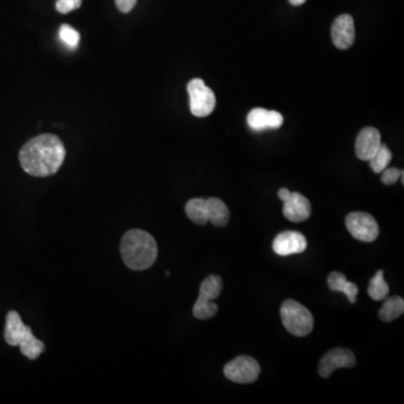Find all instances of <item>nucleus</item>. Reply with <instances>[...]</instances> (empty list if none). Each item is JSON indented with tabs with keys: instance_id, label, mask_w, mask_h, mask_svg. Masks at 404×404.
<instances>
[{
	"instance_id": "4be33fe9",
	"label": "nucleus",
	"mask_w": 404,
	"mask_h": 404,
	"mask_svg": "<svg viewBox=\"0 0 404 404\" xmlns=\"http://www.w3.org/2000/svg\"><path fill=\"white\" fill-rule=\"evenodd\" d=\"M60 40L71 49H74L80 42V34L73 27L69 25H62L59 30Z\"/></svg>"
},
{
	"instance_id": "39448f33",
	"label": "nucleus",
	"mask_w": 404,
	"mask_h": 404,
	"mask_svg": "<svg viewBox=\"0 0 404 404\" xmlns=\"http://www.w3.org/2000/svg\"><path fill=\"white\" fill-rule=\"evenodd\" d=\"M190 111L196 117H207L213 113L215 97L213 90L201 79H193L188 84Z\"/></svg>"
},
{
	"instance_id": "a878e982",
	"label": "nucleus",
	"mask_w": 404,
	"mask_h": 404,
	"mask_svg": "<svg viewBox=\"0 0 404 404\" xmlns=\"http://www.w3.org/2000/svg\"><path fill=\"white\" fill-rule=\"evenodd\" d=\"M290 4L293 6H301L307 1V0H288Z\"/></svg>"
},
{
	"instance_id": "6e6552de",
	"label": "nucleus",
	"mask_w": 404,
	"mask_h": 404,
	"mask_svg": "<svg viewBox=\"0 0 404 404\" xmlns=\"http://www.w3.org/2000/svg\"><path fill=\"white\" fill-rule=\"evenodd\" d=\"M345 224L350 235L361 242H374L380 234L378 224L369 213L361 211L349 213L346 217Z\"/></svg>"
},
{
	"instance_id": "412c9836",
	"label": "nucleus",
	"mask_w": 404,
	"mask_h": 404,
	"mask_svg": "<svg viewBox=\"0 0 404 404\" xmlns=\"http://www.w3.org/2000/svg\"><path fill=\"white\" fill-rule=\"evenodd\" d=\"M391 161H392V153L386 144H381L378 151L374 154L372 159H369V167L375 173H381L386 170Z\"/></svg>"
},
{
	"instance_id": "0eeeda50",
	"label": "nucleus",
	"mask_w": 404,
	"mask_h": 404,
	"mask_svg": "<svg viewBox=\"0 0 404 404\" xmlns=\"http://www.w3.org/2000/svg\"><path fill=\"white\" fill-rule=\"evenodd\" d=\"M279 198L283 202V215L292 223H302L311 215V203L299 192H291L288 189L279 190Z\"/></svg>"
},
{
	"instance_id": "dca6fc26",
	"label": "nucleus",
	"mask_w": 404,
	"mask_h": 404,
	"mask_svg": "<svg viewBox=\"0 0 404 404\" xmlns=\"http://www.w3.org/2000/svg\"><path fill=\"white\" fill-rule=\"evenodd\" d=\"M207 202L208 218L215 226L224 227L228 224L230 213L226 203L218 198H209Z\"/></svg>"
},
{
	"instance_id": "ddd939ff",
	"label": "nucleus",
	"mask_w": 404,
	"mask_h": 404,
	"mask_svg": "<svg viewBox=\"0 0 404 404\" xmlns=\"http://www.w3.org/2000/svg\"><path fill=\"white\" fill-rule=\"evenodd\" d=\"M282 115L278 111L255 108L248 113L247 124L255 132L265 130H278L283 125Z\"/></svg>"
},
{
	"instance_id": "b1692460",
	"label": "nucleus",
	"mask_w": 404,
	"mask_h": 404,
	"mask_svg": "<svg viewBox=\"0 0 404 404\" xmlns=\"http://www.w3.org/2000/svg\"><path fill=\"white\" fill-rule=\"evenodd\" d=\"M81 3H82V0H57L55 7L60 13H67L78 9Z\"/></svg>"
},
{
	"instance_id": "f3484780",
	"label": "nucleus",
	"mask_w": 404,
	"mask_h": 404,
	"mask_svg": "<svg viewBox=\"0 0 404 404\" xmlns=\"http://www.w3.org/2000/svg\"><path fill=\"white\" fill-rule=\"evenodd\" d=\"M186 213L189 219L193 221L194 224L202 226L209 221L207 202H206V199H202V198H194V199L189 200L186 205Z\"/></svg>"
},
{
	"instance_id": "20e7f679",
	"label": "nucleus",
	"mask_w": 404,
	"mask_h": 404,
	"mask_svg": "<svg viewBox=\"0 0 404 404\" xmlns=\"http://www.w3.org/2000/svg\"><path fill=\"white\" fill-rule=\"evenodd\" d=\"M223 280L218 275H209L200 286L199 296L193 305V315L200 320L213 318L218 313V305L213 300L220 296Z\"/></svg>"
},
{
	"instance_id": "9d476101",
	"label": "nucleus",
	"mask_w": 404,
	"mask_h": 404,
	"mask_svg": "<svg viewBox=\"0 0 404 404\" xmlns=\"http://www.w3.org/2000/svg\"><path fill=\"white\" fill-rule=\"evenodd\" d=\"M273 251L280 256H290L303 253L307 249L308 242L305 235L288 230L279 234L273 240Z\"/></svg>"
},
{
	"instance_id": "6ab92c4d",
	"label": "nucleus",
	"mask_w": 404,
	"mask_h": 404,
	"mask_svg": "<svg viewBox=\"0 0 404 404\" xmlns=\"http://www.w3.org/2000/svg\"><path fill=\"white\" fill-rule=\"evenodd\" d=\"M19 348L23 355L26 356L27 359H36L40 357V354L43 353L45 349L44 342H40L33 335L32 330L25 336L24 340L19 344Z\"/></svg>"
},
{
	"instance_id": "7ed1b4c3",
	"label": "nucleus",
	"mask_w": 404,
	"mask_h": 404,
	"mask_svg": "<svg viewBox=\"0 0 404 404\" xmlns=\"http://www.w3.org/2000/svg\"><path fill=\"white\" fill-rule=\"evenodd\" d=\"M281 320L290 334L305 337L313 332V317L309 310L296 300H286L281 307Z\"/></svg>"
},
{
	"instance_id": "a211bd4d",
	"label": "nucleus",
	"mask_w": 404,
	"mask_h": 404,
	"mask_svg": "<svg viewBox=\"0 0 404 404\" xmlns=\"http://www.w3.org/2000/svg\"><path fill=\"white\" fill-rule=\"evenodd\" d=\"M403 313L404 300L402 299L401 296H391L384 301L378 315H380L381 320L391 322V321L399 318L400 315H403Z\"/></svg>"
},
{
	"instance_id": "aec40b11",
	"label": "nucleus",
	"mask_w": 404,
	"mask_h": 404,
	"mask_svg": "<svg viewBox=\"0 0 404 404\" xmlns=\"http://www.w3.org/2000/svg\"><path fill=\"white\" fill-rule=\"evenodd\" d=\"M388 292H390V288L386 281L384 280V273L382 269H380L369 281V296L375 301H382L388 296Z\"/></svg>"
},
{
	"instance_id": "2eb2a0df",
	"label": "nucleus",
	"mask_w": 404,
	"mask_h": 404,
	"mask_svg": "<svg viewBox=\"0 0 404 404\" xmlns=\"http://www.w3.org/2000/svg\"><path fill=\"white\" fill-rule=\"evenodd\" d=\"M328 286L332 291L342 292L347 296L350 303H355L356 296L359 294V288L356 286L355 283L349 282L346 279L345 275L340 272H332L329 274Z\"/></svg>"
},
{
	"instance_id": "393cba45",
	"label": "nucleus",
	"mask_w": 404,
	"mask_h": 404,
	"mask_svg": "<svg viewBox=\"0 0 404 404\" xmlns=\"http://www.w3.org/2000/svg\"><path fill=\"white\" fill-rule=\"evenodd\" d=\"M136 3H138V0H116L117 7L123 13H130L134 9Z\"/></svg>"
},
{
	"instance_id": "423d86ee",
	"label": "nucleus",
	"mask_w": 404,
	"mask_h": 404,
	"mask_svg": "<svg viewBox=\"0 0 404 404\" xmlns=\"http://www.w3.org/2000/svg\"><path fill=\"white\" fill-rule=\"evenodd\" d=\"M261 367L251 356H238L224 367L225 376L232 382L249 384L259 378Z\"/></svg>"
},
{
	"instance_id": "9b49d317",
	"label": "nucleus",
	"mask_w": 404,
	"mask_h": 404,
	"mask_svg": "<svg viewBox=\"0 0 404 404\" xmlns=\"http://www.w3.org/2000/svg\"><path fill=\"white\" fill-rule=\"evenodd\" d=\"M355 35L353 17L344 13L335 19L332 26V38L337 49H349L355 42Z\"/></svg>"
},
{
	"instance_id": "4468645a",
	"label": "nucleus",
	"mask_w": 404,
	"mask_h": 404,
	"mask_svg": "<svg viewBox=\"0 0 404 404\" xmlns=\"http://www.w3.org/2000/svg\"><path fill=\"white\" fill-rule=\"evenodd\" d=\"M32 329L23 322L21 315L16 311H9L6 318L5 340L9 345L18 346Z\"/></svg>"
},
{
	"instance_id": "f257e3e1",
	"label": "nucleus",
	"mask_w": 404,
	"mask_h": 404,
	"mask_svg": "<svg viewBox=\"0 0 404 404\" xmlns=\"http://www.w3.org/2000/svg\"><path fill=\"white\" fill-rule=\"evenodd\" d=\"M62 140L52 134H43L27 142L19 152V162L25 172L45 178L55 174L65 159Z\"/></svg>"
},
{
	"instance_id": "1a4fd4ad",
	"label": "nucleus",
	"mask_w": 404,
	"mask_h": 404,
	"mask_svg": "<svg viewBox=\"0 0 404 404\" xmlns=\"http://www.w3.org/2000/svg\"><path fill=\"white\" fill-rule=\"evenodd\" d=\"M356 357L353 352L346 348H334L319 361L318 372L321 377L328 378L335 369H350L355 366Z\"/></svg>"
},
{
	"instance_id": "f8f14e48",
	"label": "nucleus",
	"mask_w": 404,
	"mask_h": 404,
	"mask_svg": "<svg viewBox=\"0 0 404 404\" xmlns=\"http://www.w3.org/2000/svg\"><path fill=\"white\" fill-rule=\"evenodd\" d=\"M381 144V134L374 127H365L356 138V155L361 161H369L378 151Z\"/></svg>"
},
{
	"instance_id": "f03ea898",
	"label": "nucleus",
	"mask_w": 404,
	"mask_h": 404,
	"mask_svg": "<svg viewBox=\"0 0 404 404\" xmlns=\"http://www.w3.org/2000/svg\"><path fill=\"white\" fill-rule=\"evenodd\" d=\"M120 252L128 269L144 271L155 263L159 251L151 234L140 229H132L121 240Z\"/></svg>"
},
{
	"instance_id": "5701e85b",
	"label": "nucleus",
	"mask_w": 404,
	"mask_h": 404,
	"mask_svg": "<svg viewBox=\"0 0 404 404\" xmlns=\"http://www.w3.org/2000/svg\"><path fill=\"white\" fill-rule=\"evenodd\" d=\"M381 173H382L381 181H382L383 184H386V186H392V184L398 182L403 171H400L399 169H395V167H391V169L386 167V170L382 171Z\"/></svg>"
}]
</instances>
